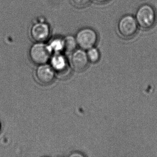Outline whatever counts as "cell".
<instances>
[{"label": "cell", "mask_w": 157, "mask_h": 157, "mask_svg": "<svg viewBox=\"0 0 157 157\" xmlns=\"http://www.w3.org/2000/svg\"><path fill=\"white\" fill-rule=\"evenodd\" d=\"M139 27L148 30L153 28L157 22L156 10L150 4L140 5L136 11L135 16Z\"/></svg>", "instance_id": "cell-1"}, {"label": "cell", "mask_w": 157, "mask_h": 157, "mask_svg": "<svg viewBox=\"0 0 157 157\" xmlns=\"http://www.w3.org/2000/svg\"><path fill=\"white\" fill-rule=\"evenodd\" d=\"M139 27L135 16L131 14H126L122 16L117 24L118 34L125 39L134 37L137 33Z\"/></svg>", "instance_id": "cell-2"}, {"label": "cell", "mask_w": 157, "mask_h": 157, "mask_svg": "<svg viewBox=\"0 0 157 157\" xmlns=\"http://www.w3.org/2000/svg\"><path fill=\"white\" fill-rule=\"evenodd\" d=\"M78 45L81 49L87 50L97 45L99 36L96 31L90 27L80 29L75 36Z\"/></svg>", "instance_id": "cell-3"}, {"label": "cell", "mask_w": 157, "mask_h": 157, "mask_svg": "<svg viewBox=\"0 0 157 157\" xmlns=\"http://www.w3.org/2000/svg\"><path fill=\"white\" fill-rule=\"evenodd\" d=\"M51 54L48 45L44 42H36L31 46L29 51L32 61L39 65L47 63L50 59Z\"/></svg>", "instance_id": "cell-4"}, {"label": "cell", "mask_w": 157, "mask_h": 157, "mask_svg": "<svg viewBox=\"0 0 157 157\" xmlns=\"http://www.w3.org/2000/svg\"><path fill=\"white\" fill-rule=\"evenodd\" d=\"M31 36L36 42H44L48 40L50 35V26L44 22H39L33 25L31 29Z\"/></svg>", "instance_id": "cell-5"}, {"label": "cell", "mask_w": 157, "mask_h": 157, "mask_svg": "<svg viewBox=\"0 0 157 157\" xmlns=\"http://www.w3.org/2000/svg\"><path fill=\"white\" fill-rule=\"evenodd\" d=\"M37 80L42 84L48 85L51 84L55 78L54 69L51 66L43 64L37 68L36 72Z\"/></svg>", "instance_id": "cell-6"}, {"label": "cell", "mask_w": 157, "mask_h": 157, "mask_svg": "<svg viewBox=\"0 0 157 157\" xmlns=\"http://www.w3.org/2000/svg\"><path fill=\"white\" fill-rule=\"evenodd\" d=\"M89 60L87 53L83 49L73 51L71 56V63L73 68L77 71H82L88 67Z\"/></svg>", "instance_id": "cell-7"}, {"label": "cell", "mask_w": 157, "mask_h": 157, "mask_svg": "<svg viewBox=\"0 0 157 157\" xmlns=\"http://www.w3.org/2000/svg\"><path fill=\"white\" fill-rule=\"evenodd\" d=\"M51 63L54 70L61 75L68 71V66L66 58L60 53H56L51 58Z\"/></svg>", "instance_id": "cell-8"}, {"label": "cell", "mask_w": 157, "mask_h": 157, "mask_svg": "<svg viewBox=\"0 0 157 157\" xmlns=\"http://www.w3.org/2000/svg\"><path fill=\"white\" fill-rule=\"evenodd\" d=\"M48 46L51 53H60L63 50H65L64 38L56 37L50 40Z\"/></svg>", "instance_id": "cell-9"}, {"label": "cell", "mask_w": 157, "mask_h": 157, "mask_svg": "<svg viewBox=\"0 0 157 157\" xmlns=\"http://www.w3.org/2000/svg\"><path fill=\"white\" fill-rule=\"evenodd\" d=\"M64 40L65 51L68 52L75 51L78 46L75 37L71 35L67 36Z\"/></svg>", "instance_id": "cell-10"}, {"label": "cell", "mask_w": 157, "mask_h": 157, "mask_svg": "<svg viewBox=\"0 0 157 157\" xmlns=\"http://www.w3.org/2000/svg\"><path fill=\"white\" fill-rule=\"evenodd\" d=\"M87 56L89 62L92 63H96L100 60L101 59V53L99 49L95 47L91 48L87 50Z\"/></svg>", "instance_id": "cell-11"}, {"label": "cell", "mask_w": 157, "mask_h": 157, "mask_svg": "<svg viewBox=\"0 0 157 157\" xmlns=\"http://www.w3.org/2000/svg\"><path fill=\"white\" fill-rule=\"evenodd\" d=\"M92 0H72V2L75 7L78 8H84L88 7L91 2Z\"/></svg>", "instance_id": "cell-12"}, {"label": "cell", "mask_w": 157, "mask_h": 157, "mask_svg": "<svg viewBox=\"0 0 157 157\" xmlns=\"http://www.w3.org/2000/svg\"><path fill=\"white\" fill-rule=\"evenodd\" d=\"M95 3L99 4H105L107 2H110L111 0H92Z\"/></svg>", "instance_id": "cell-13"}]
</instances>
